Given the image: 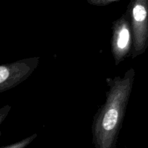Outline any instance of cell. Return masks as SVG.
<instances>
[{
  "instance_id": "277c9868",
  "label": "cell",
  "mask_w": 148,
  "mask_h": 148,
  "mask_svg": "<svg viewBox=\"0 0 148 148\" xmlns=\"http://www.w3.org/2000/svg\"><path fill=\"white\" fill-rule=\"evenodd\" d=\"M111 29V53L117 66L131 56L132 49V34L127 12L113 22Z\"/></svg>"
},
{
  "instance_id": "6da1fadb",
  "label": "cell",
  "mask_w": 148,
  "mask_h": 148,
  "mask_svg": "<svg viewBox=\"0 0 148 148\" xmlns=\"http://www.w3.org/2000/svg\"><path fill=\"white\" fill-rule=\"evenodd\" d=\"M135 71L130 68L123 77L106 79L108 90L105 103L92 119V144L95 148H116L133 88Z\"/></svg>"
},
{
  "instance_id": "52a82bcc",
  "label": "cell",
  "mask_w": 148,
  "mask_h": 148,
  "mask_svg": "<svg viewBox=\"0 0 148 148\" xmlns=\"http://www.w3.org/2000/svg\"><path fill=\"white\" fill-rule=\"evenodd\" d=\"M119 1L120 0H88V2L93 6H107Z\"/></svg>"
},
{
  "instance_id": "5b68a950",
  "label": "cell",
  "mask_w": 148,
  "mask_h": 148,
  "mask_svg": "<svg viewBox=\"0 0 148 148\" xmlns=\"http://www.w3.org/2000/svg\"><path fill=\"white\" fill-rule=\"evenodd\" d=\"M37 136L38 134H36V133H35L33 135L29 136V137L23 139V140H20V141L16 142V143L10 144L9 145L4 146V147H2L1 148H25L27 147L30 143H33V140L37 137Z\"/></svg>"
},
{
  "instance_id": "8992f818",
  "label": "cell",
  "mask_w": 148,
  "mask_h": 148,
  "mask_svg": "<svg viewBox=\"0 0 148 148\" xmlns=\"http://www.w3.org/2000/svg\"><path fill=\"white\" fill-rule=\"evenodd\" d=\"M12 107L10 105H5L3 107H1L0 108V127H1V124L3 123V121L5 120V119L7 118V116H8L9 113H10V110H11ZM1 130H0V137H1Z\"/></svg>"
},
{
  "instance_id": "7a4b0ae2",
  "label": "cell",
  "mask_w": 148,
  "mask_h": 148,
  "mask_svg": "<svg viewBox=\"0 0 148 148\" xmlns=\"http://www.w3.org/2000/svg\"><path fill=\"white\" fill-rule=\"evenodd\" d=\"M128 14L132 34L131 57L143 54L148 47V0H134L129 4Z\"/></svg>"
},
{
  "instance_id": "3957f363",
  "label": "cell",
  "mask_w": 148,
  "mask_h": 148,
  "mask_svg": "<svg viewBox=\"0 0 148 148\" xmlns=\"http://www.w3.org/2000/svg\"><path fill=\"white\" fill-rule=\"evenodd\" d=\"M40 57L25 58L0 64V93L15 88L25 81L38 67Z\"/></svg>"
},
{
  "instance_id": "ba28073f",
  "label": "cell",
  "mask_w": 148,
  "mask_h": 148,
  "mask_svg": "<svg viewBox=\"0 0 148 148\" xmlns=\"http://www.w3.org/2000/svg\"><path fill=\"white\" fill-rule=\"evenodd\" d=\"M124 148H127V147H124Z\"/></svg>"
}]
</instances>
